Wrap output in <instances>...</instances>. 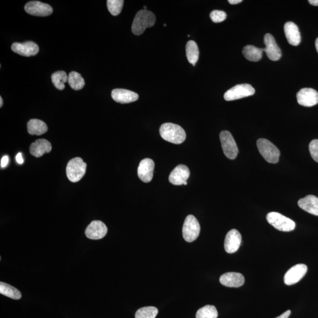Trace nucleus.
<instances>
[{
  "label": "nucleus",
  "instance_id": "obj_41",
  "mask_svg": "<svg viewBox=\"0 0 318 318\" xmlns=\"http://www.w3.org/2000/svg\"><path fill=\"white\" fill-rule=\"evenodd\" d=\"M164 27H166V24H164Z\"/></svg>",
  "mask_w": 318,
  "mask_h": 318
},
{
  "label": "nucleus",
  "instance_id": "obj_33",
  "mask_svg": "<svg viewBox=\"0 0 318 318\" xmlns=\"http://www.w3.org/2000/svg\"><path fill=\"white\" fill-rule=\"evenodd\" d=\"M312 158L315 161L318 163V140L315 139L312 141L309 146Z\"/></svg>",
  "mask_w": 318,
  "mask_h": 318
},
{
  "label": "nucleus",
  "instance_id": "obj_34",
  "mask_svg": "<svg viewBox=\"0 0 318 318\" xmlns=\"http://www.w3.org/2000/svg\"><path fill=\"white\" fill-rule=\"evenodd\" d=\"M9 161V158L8 156H4L3 157L1 160V167L4 168L7 166Z\"/></svg>",
  "mask_w": 318,
  "mask_h": 318
},
{
  "label": "nucleus",
  "instance_id": "obj_28",
  "mask_svg": "<svg viewBox=\"0 0 318 318\" xmlns=\"http://www.w3.org/2000/svg\"><path fill=\"white\" fill-rule=\"evenodd\" d=\"M52 83L59 91H63L65 88V83L68 82V76L64 71L55 72L52 76Z\"/></svg>",
  "mask_w": 318,
  "mask_h": 318
},
{
  "label": "nucleus",
  "instance_id": "obj_17",
  "mask_svg": "<svg viewBox=\"0 0 318 318\" xmlns=\"http://www.w3.org/2000/svg\"><path fill=\"white\" fill-rule=\"evenodd\" d=\"M155 163L152 159L146 158L140 161L138 167L137 174L139 179L143 182H151L154 176Z\"/></svg>",
  "mask_w": 318,
  "mask_h": 318
},
{
  "label": "nucleus",
  "instance_id": "obj_37",
  "mask_svg": "<svg viewBox=\"0 0 318 318\" xmlns=\"http://www.w3.org/2000/svg\"><path fill=\"white\" fill-rule=\"evenodd\" d=\"M228 2H229L230 4L235 5L239 4V3L242 2V0H229Z\"/></svg>",
  "mask_w": 318,
  "mask_h": 318
},
{
  "label": "nucleus",
  "instance_id": "obj_7",
  "mask_svg": "<svg viewBox=\"0 0 318 318\" xmlns=\"http://www.w3.org/2000/svg\"><path fill=\"white\" fill-rule=\"evenodd\" d=\"M254 94L255 90L253 86L249 84H242L233 87L225 93L224 98L226 101H233L253 95Z\"/></svg>",
  "mask_w": 318,
  "mask_h": 318
},
{
  "label": "nucleus",
  "instance_id": "obj_11",
  "mask_svg": "<svg viewBox=\"0 0 318 318\" xmlns=\"http://www.w3.org/2000/svg\"><path fill=\"white\" fill-rule=\"evenodd\" d=\"M298 103L305 107H313L318 103V92L313 89L300 90L296 95Z\"/></svg>",
  "mask_w": 318,
  "mask_h": 318
},
{
  "label": "nucleus",
  "instance_id": "obj_32",
  "mask_svg": "<svg viewBox=\"0 0 318 318\" xmlns=\"http://www.w3.org/2000/svg\"><path fill=\"white\" fill-rule=\"evenodd\" d=\"M226 14L223 11L214 10L210 14L212 22L216 23L223 22L226 20Z\"/></svg>",
  "mask_w": 318,
  "mask_h": 318
},
{
  "label": "nucleus",
  "instance_id": "obj_19",
  "mask_svg": "<svg viewBox=\"0 0 318 318\" xmlns=\"http://www.w3.org/2000/svg\"><path fill=\"white\" fill-rule=\"evenodd\" d=\"M220 283L223 286L229 287H239L245 283V278L238 272H227L220 277Z\"/></svg>",
  "mask_w": 318,
  "mask_h": 318
},
{
  "label": "nucleus",
  "instance_id": "obj_1",
  "mask_svg": "<svg viewBox=\"0 0 318 318\" xmlns=\"http://www.w3.org/2000/svg\"><path fill=\"white\" fill-rule=\"evenodd\" d=\"M160 134L164 140L176 145H179L184 142L187 137L184 128L179 125L170 123H167L161 126Z\"/></svg>",
  "mask_w": 318,
  "mask_h": 318
},
{
  "label": "nucleus",
  "instance_id": "obj_16",
  "mask_svg": "<svg viewBox=\"0 0 318 318\" xmlns=\"http://www.w3.org/2000/svg\"><path fill=\"white\" fill-rule=\"evenodd\" d=\"M11 50L13 52L20 56L31 57L37 55L39 47L34 42L27 41L23 43H13L11 46Z\"/></svg>",
  "mask_w": 318,
  "mask_h": 318
},
{
  "label": "nucleus",
  "instance_id": "obj_24",
  "mask_svg": "<svg viewBox=\"0 0 318 318\" xmlns=\"http://www.w3.org/2000/svg\"><path fill=\"white\" fill-rule=\"evenodd\" d=\"M263 49H259L256 47L248 45L245 46L242 50L243 55L249 61L258 62L262 58Z\"/></svg>",
  "mask_w": 318,
  "mask_h": 318
},
{
  "label": "nucleus",
  "instance_id": "obj_22",
  "mask_svg": "<svg viewBox=\"0 0 318 318\" xmlns=\"http://www.w3.org/2000/svg\"><path fill=\"white\" fill-rule=\"evenodd\" d=\"M298 206L310 214L318 216V197L314 195H308L298 201Z\"/></svg>",
  "mask_w": 318,
  "mask_h": 318
},
{
  "label": "nucleus",
  "instance_id": "obj_25",
  "mask_svg": "<svg viewBox=\"0 0 318 318\" xmlns=\"http://www.w3.org/2000/svg\"><path fill=\"white\" fill-rule=\"evenodd\" d=\"M186 52L189 62L195 66L199 59V50L196 42L191 40L186 46Z\"/></svg>",
  "mask_w": 318,
  "mask_h": 318
},
{
  "label": "nucleus",
  "instance_id": "obj_4",
  "mask_svg": "<svg viewBox=\"0 0 318 318\" xmlns=\"http://www.w3.org/2000/svg\"><path fill=\"white\" fill-rule=\"evenodd\" d=\"M257 147L262 157L270 163H277L280 157V151L270 141L259 139L257 141Z\"/></svg>",
  "mask_w": 318,
  "mask_h": 318
},
{
  "label": "nucleus",
  "instance_id": "obj_6",
  "mask_svg": "<svg viewBox=\"0 0 318 318\" xmlns=\"http://www.w3.org/2000/svg\"><path fill=\"white\" fill-rule=\"evenodd\" d=\"M182 231L183 236L188 242H193L198 238L200 232V226L199 222L193 215H188L186 218Z\"/></svg>",
  "mask_w": 318,
  "mask_h": 318
},
{
  "label": "nucleus",
  "instance_id": "obj_5",
  "mask_svg": "<svg viewBox=\"0 0 318 318\" xmlns=\"http://www.w3.org/2000/svg\"><path fill=\"white\" fill-rule=\"evenodd\" d=\"M268 223L275 229L283 232H290L295 229L296 224L290 219L278 212H270L266 216Z\"/></svg>",
  "mask_w": 318,
  "mask_h": 318
},
{
  "label": "nucleus",
  "instance_id": "obj_3",
  "mask_svg": "<svg viewBox=\"0 0 318 318\" xmlns=\"http://www.w3.org/2000/svg\"><path fill=\"white\" fill-rule=\"evenodd\" d=\"M87 164L80 158H75L69 161L66 167L67 178L71 182L76 183L80 181L85 176Z\"/></svg>",
  "mask_w": 318,
  "mask_h": 318
},
{
  "label": "nucleus",
  "instance_id": "obj_12",
  "mask_svg": "<svg viewBox=\"0 0 318 318\" xmlns=\"http://www.w3.org/2000/svg\"><path fill=\"white\" fill-rule=\"evenodd\" d=\"M190 170L185 165L179 164L170 173L169 181L174 185H187Z\"/></svg>",
  "mask_w": 318,
  "mask_h": 318
},
{
  "label": "nucleus",
  "instance_id": "obj_26",
  "mask_svg": "<svg viewBox=\"0 0 318 318\" xmlns=\"http://www.w3.org/2000/svg\"><path fill=\"white\" fill-rule=\"evenodd\" d=\"M68 83L71 89L74 91H80L85 85V80L83 77L76 71H72L69 74Z\"/></svg>",
  "mask_w": 318,
  "mask_h": 318
},
{
  "label": "nucleus",
  "instance_id": "obj_20",
  "mask_svg": "<svg viewBox=\"0 0 318 318\" xmlns=\"http://www.w3.org/2000/svg\"><path fill=\"white\" fill-rule=\"evenodd\" d=\"M284 32L288 43L290 45L297 46L301 43V34L298 26L295 23L292 22L286 23L284 26Z\"/></svg>",
  "mask_w": 318,
  "mask_h": 318
},
{
  "label": "nucleus",
  "instance_id": "obj_10",
  "mask_svg": "<svg viewBox=\"0 0 318 318\" xmlns=\"http://www.w3.org/2000/svg\"><path fill=\"white\" fill-rule=\"evenodd\" d=\"M308 267L305 264H298L290 268L284 277V283L286 286H292L298 283L307 274Z\"/></svg>",
  "mask_w": 318,
  "mask_h": 318
},
{
  "label": "nucleus",
  "instance_id": "obj_13",
  "mask_svg": "<svg viewBox=\"0 0 318 318\" xmlns=\"http://www.w3.org/2000/svg\"><path fill=\"white\" fill-rule=\"evenodd\" d=\"M107 233V227L103 222L94 221L86 228L85 235L87 238L92 240L103 238Z\"/></svg>",
  "mask_w": 318,
  "mask_h": 318
},
{
  "label": "nucleus",
  "instance_id": "obj_36",
  "mask_svg": "<svg viewBox=\"0 0 318 318\" xmlns=\"http://www.w3.org/2000/svg\"><path fill=\"white\" fill-rule=\"evenodd\" d=\"M290 314L291 311L290 310H288L286 312H285V313L281 315L280 316H279L278 317L276 318H288L290 316Z\"/></svg>",
  "mask_w": 318,
  "mask_h": 318
},
{
  "label": "nucleus",
  "instance_id": "obj_9",
  "mask_svg": "<svg viewBox=\"0 0 318 318\" xmlns=\"http://www.w3.org/2000/svg\"><path fill=\"white\" fill-rule=\"evenodd\" d=\"M25 10L27 13L38 17L49 16L53 12V8L50 5L38 1L27 3Z\"/></svg>",
  "mask_w": 318,
  "mask_h": 318
},
{
  "label": "nucleus",
  "instance_id": "obj_15",
  "mask_svg": "<svg viewBox=\"0 0 318 318\" xmlns=\"http://www.w3.org/2000/svg\"><path fill=\"white\" fill-rule=\"evenodd\" d=\"M242 236L238 230L232 229L227 233L224 240V250L228 254L235 253L241 247Z\"/></svg>",
  "mask_w": 318,
  "mask_h": 318
},
{
  "label": "nucleus",
  "instance_id": "obj_18",
  "mask_svg": "<svg viewBox=\"0 0 318 318\" xmlns=\"http://www.w3.org/2000/svg\"><path fill=\"white\" fill-rule=\"evenodd\" d=\"M112 97L114 100L121 104L132 103L139 99V95L136 93L122 89H114L112 92Z\"/></svg>",
  "mask_w": 318,
  "mask_h": 318
},
{
  "label": "nucleus",
  "instance_id": "obj_14",
  "mask_svg": "<svg viewBox=\"0 0 318 318\" xmlns=\"http://www.w3.org/2000/svg\"><path fill=\"white\" fill-rule=\"evenodd\" d=\"M266 47L263 49L268 58L272 61H278L281 58L282 52L276 43L275 39L271 34H266L264 37Z\"/></svg>",
  "mask_w": 318,
  "mask_h": 318
},
{
  "label": "nucleus",
  "instance_id": "obj_8",
  "mask_svg": "<svg viewBox=\"0 0 318 318\" xmlns=\"http://www.w3.org/2000/svg\"><path fill=\"white\" fill-rule=\"evenodd\" d=\"M220 139L224 155L231 160L235 159L239 151L232 134L226 130L223 131L220 134Z\"/></svg>",
  "mask_w": 318,
  "mask_h": 318
},
{
  "label": "nucleus",
  "instance_id": "obj_31",
  "mask_svg": "<svg viewBox=\"0 0 318 318\" xmlns=\"http://www.w3.org/2000/svg\"><path fill=\"white\" fill-rule=\"evenodd\" d=\"M124 1L123 0H108L107 5L108 10L113 16H118L121 14Z\"/></svg>",
  "mask_w": 318,
  "mask_h": 318
},
{
  "label": "nucleus",
  "instance_id": "obj_40",
  "mask_svg": "<svg viewBox=\"0 0 318 318\" xmlns=\"http://www.w3.org/2000/svg\"><path fill=\"white\" fill-rule=\"evenodd\" d=\"M3 104V100L2 97H0V107H1L2 106Z\"/></svg>",
  "mask_w": 318,
  "mask_h": 318
},
{
  "label": "nucleus",
  "instance_id": "obj_39",
  "mask_svg": "<svg viewBox=\"0 0 318 318\" xmlns=\"http://www.w3.org/2000/svg\"><path fill=\"white\" fill-rule=\"evenodd\" d=\"M316 47L317 52L318 53V38H317V40L316 41Z\"/></svg>",
  "mask_w": 318,
  "mask_h": 318
},
{
  "label": "nucleus",
  "instance_id": "obj_38",
  "mask_svg": "<svg viewBox=\"0 0 318 318\" xmlns=\"http://www.w3.org/2000/svg\"><path fill=\"white\" fill-rule=\"evenodd\" d=\"M308 2L311 5L318 6V0H310Z\"/></svg>",
  "mask_w": 318,
  "mask_h": 318
},
{
  "label": "nucleus",
  "instance_id": "obj_35",
  "mask_svg": "<svg viewBox=\"0 0 318 318\" xmlns=\"http://www.w3.org/2000/svg\"><path fill=\"white\" fill-rule=\"evenodd\" d=\"M16 161L20 164H22L24 163V159L22 153H19L16 156Z\"/></svg>",
  "mask_w": 318,
  "mask_h": 318
},
{
  "label": "nucleus",
  "instance_id": "obj_29",
  "mask_svg": "<svg viewBox=\"0 0 318 318\" xmlns=\"http://www.w3.org/2000/svg\"><path fill=\"white\" fill-rule=\"evenodd\" d=\"M217 308L213 305H206L197 311L196 318H217Z\"/></svg>",
  "mask_w": 318,
  "mask_h": 318
},
{
  "label": "nucleus",
  "instance_id": "obj_30",
  "mask_svg": "<svg viewBox=\"0 0 318 318\" xmlns=\"http://www.w3.org/2000/svg\"><path fill=\"white\" fill-rule=\"evenodd\" d=\"M159 313L158 308L146 307L139 309L135 314L136 318H155Z\"/></svg>",
  "mask_w": 318,
  "mask_h": 318
},
{
  "label": "nucleus",
  "instance_id": "obj_27",
  "mask_svg": "<svg viewBox=\"0 0 318 318\" xmlns=\"http://www.w3.org/2000/svg\"><path fill=\"white\" fill-rule=\"evenodd\" d=\"M0 293L13 299L18 300L22 298V293L16 287L2 282L0 283Z\"/></svg>",
  "mask_w": 318,
  "mask_h": 318
},
{
  "label": "nucleus",
  "instance_id": "obj_21",
  "mask_svg": "<svg viewBox=\"0 0 318 318\" xmlns=\"http://www.w3.org/2000/svg\"><path fill=\"white\" fill-rule=\"evenodd\" d=\"M52 149V145L49 141L43 139H38L30 147V152L33 157L40 158L45 154L50 152Z\"/></svg>",
  "mask_w": 318,
  "mask_h": 318
},
{
  "label": "nucleus",
  "instance_id": "obj_2",
  "mask_svg": "<svg viewBox=\"0 0 318 318\" xmlns=\"http://www.w3.org/2000/svg\"><path fill=\"white\" fill-rule=\"evenodd\" d=\"M156 17L152 12L145 10H140L135 16L131 31L134 35H140L145 32L147 28H152L155 25Z\"/></svg>",
  "mask_w": 318,
  "mask_h": 318
},
{
  "label": "nucleus",
  "instance_id": "obj_23",
  "mask_svg": "<svg viewBox=\"0 0 318 318\" xmlns=\"http://www.w3.org/2000/svg\"><path fill=\"white\" fill-rule=\"evenodd\" d=\"M47 130V125L40 120L31 119L28 123V131L30 134L40 136L46 133Z\"/></svg>",
  "mask_w": 318,
  "mask_h": 318
}]
</instances>
